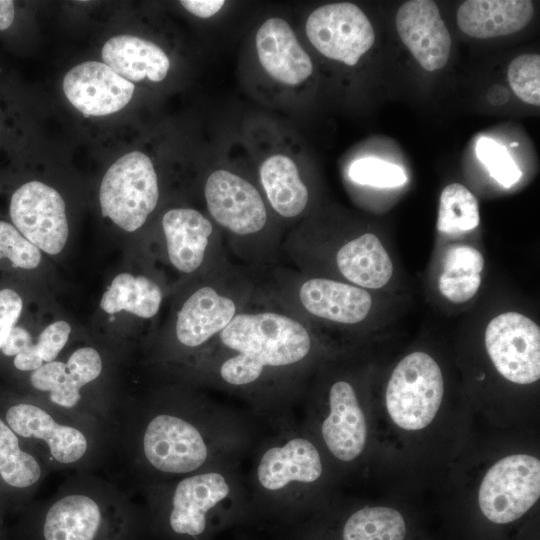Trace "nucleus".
<instances>
[{"label":"nucleus","mask_w":540,"mask_h":540,"mask_svg":"<svg viewBox=\"0 0 540 540\" xmlns=\"http://www.w3.org/2000/svg\"><path fill=\"white\" fill-rule=\"evenodd\" d=\"M400 39L422 68H443L449 58L451 38L434 1L411 0L396 15Z\"/></svg>","instance_id":"18"},{"label":"nucleus","mask_w":540,"mask_h":540,"mask_svg":"<svg viewBox=\"0 0 540 540\" xmlns=\"http://www.w3.org/2000/svg\"><path fill=\"white\" fill-rule=\"evenodd\" d=\"M329 412L321 426L328 450L337 459L350 462L364 450L367 422L356 391L346 380L335 381L328 392Z\"/></svg>","instance_id":"19"},{"label":"nucleus","mask_w":540,"mask_h":540,"mask_svg":"<svg viewBox=\"0 0 540 540\" xmlns=\"http://www.w3.org/2000/svg\"><path fill=\"white\" fill-rule=\"evenodd\" d=\"M43 467L31 453L23 450L19 437L0 418V478L8 486L27 489L42 478Z\"/></svg>","instance_id":"28"},{"label":"nucleus","mask_w":540,"mask_h":540,"mask_svg":"<svg viewBox=\"0 0 540 540\" xmlns=\"http://www.w3.org/2000/svg\"><path fill=\"white\" fill-rule=\"evenodd\" d=\"M349 177L357 184L379 188L398 187L407 182L401 167L374 157H364L352 162Z\"/></svg>","instance_id":"32"},{"label":"nucleus","mask_w":540,"mask_h":540,"mask_svg":"<svg viewBox=\"0 0 540 540\" xmlns=\"http://www.w3.org/2000/svg\"><path fill=\"white\" fill-rule=\"evenodd\" d=\"M182 6L200 18H209L215 15L225 4L223 0H182Z\"/></svg>","instance_id":"37"},{"label":"nucleus","mask_w":540,"mask_h":540,"mask_svg":"<svg viewBox=\"0 0 540 540\" xmlns=\"http://www.w3.org/2000/svg\"><path fill=\"white\" fill-rule=\"evenodd\" d=\"M140 449L153 470L168 475H190L206 464L210 449L202 430L191 420L163 411L145 424Z\"/></svg>","instance_id":"9"},{"label":"nucleus","mask_w":540,"mask_h":540,"mask_svg":"<svg viewBox=\"0 0 540 540\" xmlns=\"http://www.w3.org/2000/svg\"><path fill=\"white\" fill-rule=\"evenodd\" d=\"M533 13L529 0H468L457 10V24L467 35L487 39L521 30Z\"/></svg>","instance_id":"22"},{"label":"nucleus","mask_w":540,"mask_h":540,"mask_svg":"<svg viewBox=\"0 0 540 540\" xmlns=\"http://www.w3.org/2000/svg\"><path fill=\"white\" fill-rule=\"evenodd\" d=\"M508 80L513 92L524 102L540 105V56L523 54L511 61Z\"/></svg>","instance_id":"33"},{"label":"nucleus","mask_w":540,"mask_h":540,"mask_svg":"<svg viewBox=\"0 0 540 540\" xmlns=\"http://www.w3.org/2000/svg\"><path fill=\"white\" fill-rule=\"evenodd\" d=\"M204 198L212 222L226 235V249L258 275L279 265L280 235L270 227L260 191L247 179L225 169L209 174Z\"/></svg>","instance_id":"3"},{"label":"nucleus","mask_w":540,"mask_h":540,"mask_svg":"<svg viewBox=\"0 0 540 540\" xmlns=\"http://www.w3.org/2000/svg\"><path fill=\"white\" fill-rule=\"evenodd\" d=\"M406 524L403 516L389 507H364L345 521L341 540H403Z\"/></svg>","instance_id":"27"},{"label":"nucleus","mask_w":540,"mask_h":540,"mask_svg":"<svg viewBox=\"0 0 540 540\" xmlns=\"http://www.w3.org/2000/svg\"><path fill=\"white\" fill-rule=\"evenodd\" d=\"M29 293L26 280L0 275V350L14 326L27 315Z\"/></svg>","instance_id":"31"},{"label":"nucleus","mask_w":540,"mask_h":540,"mask_svg":"<svg viewBox=\"0 0 540 540\" xmlns=\"http://www.w3.org/2000/svg\"><path fill=\"white\" fill-rule=\"evenodd\" d=\"M322 461L315 445L301 436L273 445L261 455L256 477L267 492H279L292 484H310L322 474Z\"/></svg>","instance_id":"20"},{"label":"nucleus","mask_w":540,"mask_h":540,"mask_svg":"<svg viewBox=\"0 0 540 540\" xmlns=\"http://www.w3.org/2000/svg\"><path fill=\"white\" fill-rule=\"evenodd\" d=\"M170 293L163 277L147 260L142 271L117 273L103 292L98 309L108 322L152 327Z\"/></svg>","instance_id":"14"},{"label":"nucleus","mask_w":540,"mask_h":540,"mask_svg":"<svg viewBox=\"0 0 540 540\" xmlns=\"http://www.w3.org/2000/svg\"><path fill=\"white\" fill-rule=\"evenodd\" d=\"M314 349L308 326L260 290L190 370L197 380L246 394L296 387Z\"/></svg>","instance_id":"1"},{"label":"nucleus","mask_w":540,"mask_h":540,"mask_svg":"<svg viewBox=\"0 0 540 540\" xmlns=\"http://www.w3.org/2000/svg\"><path fill=\"white\" fill-rule=\"evenodd\" d=\"M15 19V3L11 0H0V32L9 29Z\"/></svg>","instance_id":"38"},{"label":"nucleus","mask_w":540,"mask_h":540,"mask_svg":"<svg viewBox=\"0 0 540 540\" xmlns=\"http://www.w3.org/2000/svg\"><path fill=\"white\" fill-rule=\"evenodd\" d=\"M478 159L490 176L500 185L509 188L519 181L522 172L505 146L490 138H480L476 144Z\"/></svg>","instance_id":"34"},{"label":"nucleus","mask_w":540,"mask_h":540,"mask_svg":"<svg viewBox=\"0 0 540 540\" xmlns=\"http://www.w3.org/2000/svg\"><path fill=\"white\" fill-rule=\"evenodd\" d=\"M443 393L439 365L427 353L413 352L391 374L385 395L388 414L402 429H423L437 414Z\"/></svg>","instance_id":"8"},{"label":"nucleus","mask_w":540,"mask_h":540,"mask_svg":"<svg viewBox=\"0 0 540 540\" xmlns=\"http://www.w3.org/2000/svg\"><path fill=\"white\" fill-rule=\"evenodd\" d=\"M158 201V177L153 163L139 151L127 153L115 161L100 184L102 216L128 233L145 225Z\"/></svg>","instance_id":"7"},{"label":"nucleus","mask_w":540,"mask_h":540,"mask_svg":"<svg viewBox=\"0 0 540 540\" xmlns=\"http://www.w3.org/2000/svg\"><path fill=\"white\" fill-rule=\"evenodd\" d=\"M71 334L72 327L68 321L54 320L36 334L33 350L43 364L52 362L58 359Z\"/></svg>","instance_id":"35"},{"label":"nucleus","mask_w":540,"mask_h":540,"mask_svg":"<svg viewBox=\"0 0 540 540\" xmlns=\"http://www.w3.org/2000/svg\"><path fill=\"white\" fill-rule=\"evenodd\" d=\"M7 215V221L42 253L55 256L65 249L66 204L55 188L38 180L20 184L9 196Z\"/></svg>","instance_id":"10"},{"label":"nucleus","mask_w":540,"mask_h":540,"mask_svg":"<svg viewBox=\"0 0 540 540\" xmlns=\"http://www.w3.org/2000/svg\"><path fill=\"white\" fill-rule=\"evenodd\" d=\"M160 241L145 245V258L163 277L171 293L182 284L231 263L222 235L197 209L167 210L160 223Z\"/></svg>","instance_id":"5"},{"label":"nucleus","mask_w":540,"mask_h":540,"mask_svg":"<svg viewBox=\"0 0 540 540\" xmlns=\"http://www.w3.org/2000/svg\"><path fill=\"white\" fill-rule=\"evenodd\" d=\"M103 358L93 346L74 349L65 360L56 359L29 373L30 386L43 393L54 406L71 410L78 407L82 390L103 372Z\"/></svg>","instance_id":"16"},{"label":"nucleus","mask_w":540,"mask_h":540,"mask_svg":"<svg viewBox=\"0 0 540 540\" xmlns=\"http://www.w3.org/2000/svg\"><path fill=\"white\" fill-rule=\"evenodd\" d=\"M22 540H147V517L124 500L84 488L54 498L32 515Z\"/></svg>","instance_id":"4"},{"label":"nucleus","mask_w":540,"mask_h":540,"mask_svg":"<svg viewBox=\"0 0 540 540\" xmlns=\"http://www.w3.org/2000/svg\"><path fill=\"white\" fill-rule=\"evenodd\" d=\"M483 267L484 258L474 247L451 246L445 253L438 280L441 294L453 303L470 300L480 287Z\"/></svg>","instance_id":"26"},{"label":"nucleus","mask_w":540,"mask_h":540,"mask_svg":"<svg viewBox=\"0 0 540 540\" xmlns=\"http://www.w3.org/2000/svg\"><path fill=\"white\" fill-rule=\"evenodd\" d=\"M540 495V461L527 454L509 455L485 474L478 501L484 516L498 524L522 517Z\"/></svg>","instance_id":"11"},{"label":"nucleus","mask_w":540,"mask_h":540,"mask_svg":"<svg viewBox=\"0 0 540 540\" xmlns=\"http://www.w3.org/2000/svg\"><path fill=\"white\" fill-rule=\"evenodd\" d=\"M42 261L43 253L9 221L0 219V275L26 280L23 276Z\"/></svg>","instance_id":"30"},{"label":"nucleus","mask_w":540,"mask_h":540,"mask_svg":"<svg viewBox=\"0 0 540 540\" xmlns=\"http://www.w3.org/2000/svg\"><path fill=\"white\" fill-rule=\"evenodd\" d=\"M479 205L476 197L463 185L452 183L440 196L437 228L445 234H459L479 225Z\"/></svg>","instance_id":"29"},{"label":"nucleus","mask_w":540,"mask_h":540,"mask_svg":"<svg viewBox=\"0 0 540 540\" xmlns=\"http://www.w3.org/2000/svg\"><path fill=\"white\" fill-rule=\"evenodd\" d=\"M231 492L230 480L220 471L207 470L184 476L174 486L167 502L155 506L147 517L148 538L211 540L217 529L222 528L215 519Z\"/></svg>","instance_id":"6"},{"label":"nucleus","mask_w":540,"mask_h":540,"mask_svg":"<svg viewBox=\"0 0 540 540\" xmlns=\"http://www.w3.org/2000/svg\"><path fill=\"white\" fill-rule=\"evenodd\" d=\"M485 346L496 370L517 384L540 378V328L530 318L506 312L494 317L485 331Z\"/></svg>","instance_id":"12"},{"label":"nucleus","mask_w":540,"mask_h":540,"mask_svg":"<svg viewBox=\"0 0 540 540\" xmlns=\"http://www.w3.org/2000/svg\"><path fill=\"white\" fill-rule=\"evenodd\" d=\"M312 45L327 58L355 65L374 44L373 27L355 4L342 2L314 10L306 22Z\"/></svg>","instance_id":"13"},{"label":"nucleus","mask_w":540,"mask_h":540,"mask_svg":"<svg viewBox=\"0 0 540 540\" xmlns=\"http://www.w3.org/2000/svg\"><path fill=\"white\" fill-rule=\"evenodd\" d=\"M259 178L269 206L279 217L294 220L304 213L309 190L290 157L278 154L265 159Z\"/></svg>","instance_id":"25"},{"label":"nucleus","mask_w":540,"mask_h":540,"mask_svg":"<svg viewBox=\"0 0 540 540\" xmlns=\"http://www.w3.org/2000/svg\"><path fill=\"white\" fill-rule=\"evenodd\" d=\"M256 49L263 68L280 83L297 85L312 74L309 55L281 18H270L262 24L256 34Z\"/></svg>","instance_id":"21"},{"label":"nucleus","mask_w":540,"mask_h":540,"mask_svg":"<svg viewBox=\"0 0 540 540\" xmlns=\"http://www.w3.org/2000/svg\"><path fill=\"white\" fill-rule=\"evenodd\" d=\"M260 275L239 264L198 276L172 296L169 316L155 338L163 360L188 372L227 325L259 294Z\"/></svg>","instance_id":"2"},{"label":"nucleus","mask_w":540,"mask_h":540,"mask_svg":"<svg viewBox=\"0 0 540 540\" xmlns=\"http://www.w3.org/2000/svg\"><path fill=\"white\" fill-rule=\"evenodd\" d=\"M334 265L347 283L363 289L381 288L389 282L393 272L388 253L372 233L341 244L334 253Z\"/></svg>","instance_id":"23"},{"label":"nucleus","mask_w":540,"mask_h":540,"mask_svg":"<svg viewBox=\"0 0 540 540\" xmlns=\"http://www.w3.org/2000/svg\"><path fill=\"white\" fill-rule=\"evenodd\" d=\"M27 317L26 315L11 330L0 350V356L2 358L12 360L34 343L36 335L33 333Z\"/></svg>","instance_id":"36"},{"label":"nucleus","mask_w":540,"mask_h":540,"mask_svg":"<svg viewBox=\"0 0 540 540\" xmlns=\"http://www.w3.org/2000/svg\"><path fill=\"white\" fill-rule=\"evenodd\" d=\"M511 146H512V147H513V146H517V143H512Z\"/></svg>","instance_id":"40"},{"label":"nucleus","mask_w":540,"mask_h":540,"mask_svg":"<svg viewBox=\"0 0 540 540\" xmlns=\"http://www.w3.org/2000/svg\"><path fill=\"white\" fill-rule=\"evenodd\" d=\"M5 422L18 436L42 444L49 458L59 465H74L85 459L91 443L79 427L65 424L45 407L19 402L8 407Z\"/></svg>","instance_id":"15"},{"label":"nucleus","mask_w":540,"mask_h":540,"mask_svg":"<svg viewBox=\"0 0 540 540\" xmlns=\"http://www.w3.org/2000/svg\"><path fill=\"white\" fill-rule=\"evenodd\" d=\"M0 540H4V537H3V535L1 534V532H0Z\"/></svg>","instance_id":"39"},{"label":"nucleus","mask_w":540,"mask_h":540,"mask_svg":"<svg viewBox=\"0 0 540 540\" xmlns=\"http://www.w3.org/2000/svg\"><path fill=\"white\" fill-rule=\"evenodd\" d=\"M134 89L133 83L98 61L78 64L63 80L66 98L85 117L120 111L130 102Z\"/></svg>","instance_id":"17"},{"label":"nucleus","mask_w":540,"mask_h":540,"mask_svg":"<svg viewBox=\"0 0 540 540\" xmlns=\"http://www.w3.org/2000/svg\"><path fill=\"white\" fill-rule=\"evenodd\" d=\"M101 55L104 64L131 83L145 78L160 82L170 67L167 55L158 45L132 35L110 38Z\"/></svg>","instance_id":"24"}]
</instances>
